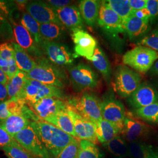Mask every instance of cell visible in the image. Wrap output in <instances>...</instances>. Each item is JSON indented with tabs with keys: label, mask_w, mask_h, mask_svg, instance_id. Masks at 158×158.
<instances>
[{
	"label": "cell",
	"mask_w": 158,
	"mask_h": 158,
	"mask_svg": "<svg viewBox=\"0 0 158 158\" xmlns=\"http://www.w3.org/2000/svg\"><path fill=\"white\" fill-rule=\"evenodd\" d=\"M51 158H56L76 138L43 120L31 123Z\"/></svg>",
	"instance_id": "cell-1"
},
{
	"label": "cell",
	"mask_w": 158,
	"mask_h": 158,
	"mask_svg": "<svg viewBox=\"0 0 158 158\" xmlns=\"http://www.w3.org/2000/svg\"><path fill=\"white\" fill-rule=\"evenodd\" d=\"M17 97L31 107L44 98L55 97L64 100L66 96L62 89L27 78L22 90Z\"/></svg>",
	"instance_id": "cell-2"
},
{
	"label": "cell",
	"mask_w": 158,
	"mask_h": 158,
	"mask_svg": "<svg viewBox=\"0 0 158 158\" xmlns=\"http://www.w3.org/2000/svg\"><path fill=\"white\" fill-rule=\"evenodd\" d=\"M37 65L26 73L27 79L34 80L45 85L62 89L67 79L66 74L45 58L40 59Z\"/></svg>",
	"instance_id": "cell-3"
},
{
	"label": "cell",
	"mask_w": 158,
	"mask_h": 158,
	"mask_svg": "<svg viewBox=\"0 0 158 158\" xmlns=\"http://www.w3.org/2000/svg\"><path fill=\"white\" fill-rule=\"evenodd\" d=\"M158 59L156 51L144 46H138L127 52L123 57L125 64L141 73L149 70Z\"/></svg>",
	"instance_id": "cell-4"
},
{
	"label": "cell",
	"mask_w": 158,
	"mask_h": 158,
	"mask_svg": "<svg viewBox=\"0 0 158 158\" xmlns=\"http://www.w3.org/2000/svg\"><path fill=\"white\" fill-rule=\"evenodd\" d=\"M40 48L49 61L58 66H72L74 59L77 57L70 52L68 46L62 43L42 39Z\"/></svg>",
	"instance_id": "cell-5"
},
{
	"label": "cell",
	"mask_w": 158,
	"mask_h": 158,
	"mask_svg": "<svg viewBox=\"0 0 158 158\" xmlns=\"http://www.w3.org/2000/svg\"><path fill=\"white\" fill-rule=\"evenodd\" d=\"M13 138L34 158H52L31 124Z\"/></svg>",
	"instance_id": "cell-6"
},
{
	"label": "cell",
	"mask_w": 158,
	"mask_h": 158,
	"mask_svg": "<svg viewBox=\"0 0 158 158\" xmlns=\"http://www.w3.org/2000/svg\"><path fill=\"white\" fill-rule=\"evenodd\" d=\"M141 76L126 66H119L115 76V87L123 98L129 97L141 85Z\"/></svg>",
	"instance_id": "cell-7"
},
{
	"label": "cell",
	"mask_w": 158,
	"mask_h": 158,
	"mask_svg": "<svg viewBox=\"0 0 158 158\" xmlns=\"http://www.w3.org/2000/svg\"><path fill=\"white\" fill-rule=\"evenodd\" d=\"M68 103L81 115L91 121L94 125L102 119L100 102L96 96L85 92L81 98H74Z\"/></svg>",
	"instance_id": "cell-8"
},
{
	"label": "cell",
	"mask_w": 158,
	"mask_h": 158,
	"mask_svg": "<svg viewBox=\"0 0 158 158\" xmlns=\"http://www.w3.org/2000/svg\"><path fill=\"white\" fill-rule=\"evenodd\" d=\"M68 72L71 82L76 90L91 89L98 85L97 74L89 65L83 63L69 67Z\"/></svg>",
	"instance_id": "cell-9"
},
{
	"label": "cell",
	"mask_w": 158,
	"mask_h": 158,
	"mask_svg": "<svg viewBox=\"0 0 158 158\" xmlns=\"http://www.w3.org/2000/svg\"><path fill=\"white\" fill-rule=\"evenodd\" d=\"M67 112L73 123L77 138L91 142L96 145L98 140L94 124L81 115L69 104L67 108Z\"/></svg>",
	"instance_id": "cell-10"
},
{
	"label": "cell",
	"mask_w": 158,
	"mask_h": 158,
	"mask_svg": "<svg viewBox=\"0 0 158 158\" xmlns=\"http://www.w3.org/2000/svg\"><path fill=\"white\" fill-rule=\"evenodd\" d=\"M72 31V38L75 45L74 54L77 57H84L91 61L97 47V40L82 29H75Z\"/></svg>",
	"instance_id": "cell-11"
},
{
	"label": "cell",
	"mask_w": 158,
	"mask_h": 158,
	"mask_svg": "<svg viewBox=\"0 0 158 158\" xmlns=\"http://www.w3.org/2000/svg\"><path fill=\"white\" fill-rule=\"evenodd\" d=\"M100 107L102 118L115 126L121 132L126 117L123 104L110 97L100 102Z\"/></svg>",
	"instance_id": "cell-12"
},
{
	"label": "cell",
	"mask_w": 158,
	"mask_h": 158,
	"mask_svg": "<svg viewBox=\"0 0 158 158\" xmlns=\"http://www.w3.org/2000/svg\"><path fill=\"white\" fill-rule=\"evenodd\" d=\"M10 22L13 29L14 38L17 44L27 51L30 56L36 59H38V60L43 59L42 51L27 29L22 25L14 22L11 18Z\"/></svg>",
	"instance_id": "cell-13"
},
{
	"label": "cell",
	"mask_w": 158,
	"mask_h": 158,
	"mask_svg": "<svg viewBox=\"0 0 158 158\" xmlns=\"http://www.w3.org/2000/svg\"><path fill=\"white\" fill-rule=\"evenodd\" d=\"M25 10L40 24L51 23L62 24L55 10L44 1H28Z\"/></svg>",
	"instance_id": "cell-14"
},
{
	"label": "cell",
	"mask_w": 158,
	"mask_h": 158,
	"mask_svg": "<svg viewBox=\"0 0 158 158\" xmlns=\"http://www.w3.org/2000/svg\"><path fill=\"white\" fill-rule=\"evenodd\" d=\"M69 103L55 97H46L40 100L29 107L43 121L68 108Z\"/></svg>",
	"instance_id": "cell-15"
},
{
	"label": "cell",
	"mask_w": 158,
	"mask_h": 158,
	"mask_svg": "<svg viewBox=\"0 0 158 158\" xmlns=\"http://www.w3.org/2000/svg\"><path fill=\"white\" fill-rule=\"evenodd\" d=\"M97 23L99 26L108 32L114 34L125 31L123 19L106 4L104 1H101Z\"/></svg>",
	"instance_id": "cell-16"
},
{
	"label": "cell",
	"mask_w": 158,
	"mask_h": 158,
	"mask_svg": "<svg viewBox=\"0 0 158 158\" xmlns=\"http://www.w3.org/2000/svg\"><path fill=\"white\" fill-rule=\"evenodd\" d=\"M129 102L132 107L136 109L146 107L158 102V91L147 83H141L131 96Z\"/></svg>",
	"instance_id": "cell-17"
},
{
	"label": "cell",
	"mask_w": 158,
	"mask_h": 158,
	"mask_svg": "<svg viewBox=\"0 0 158 158\" xmlns=\"http://www.w3.org/2000/svg\"><path fill=\"white\" fill-rule=\"evenodd\" d=\"M55 11L59 21L65 28L73 30L84 27L83 18L76 6H67Z\"/></svg>",
	"instance_id": "cell-18"
},
{
	"label": "cell",
	"mask_w": 158,
	"mask_h": 158,
	"mask_svg": "<svg viewBox=\"0 0 158 158\" xmlns=\"http://www.w3.org/2000/svg\"><path fill=\"white\" fill-rule=\"evenodd\" d=\"M149 131L147 125L139 121L126 117L121 134L125 141L132 142L137 141L139 138L146 135Z\"/></svg>",
	"instance_id": "cell-19"
},
{
	"label": "cell",
	"mask_w": 158,
	"mask_h": 158,
	"mask_svg": "<svg viewBox=\"0 0 158 158\" xmlns=\"http://www.w3.org/2000/svg\"><path fill=\"white\" fill-rule=\"evenodd\" d=\"M123 26L130 40H134L147 33L149 29V21L141 19L132 13L123 21Z\"/></svg>",
	"instance_id": "cell-20"
},
{
	"label": "cell",
	"mask_w": 158,
	"mask_h": 158,
	"mask_svg": "<svg viewBox=\"0 0 158 158\" xmlns=\"http://www.w3.org/2000/svg\"><path fill=\"white\" fill-rule=\"evenodd\" d=\"M31 122L32 121L23 114H12L8 118L0 122V128L14 138Z\"/></svg>",
	"instance_id": "cell-21"
},
{
	"label": "cell",
	"mask_w": 158,
	"mask_h": 158,
	"mask_svg": "<svg viewBox=\"0 0 158 158\" xmlns=\"http://www.w3.org/2000/svg\"><path fill=\"white\" fill-rule=\"evenodd\" d=\"M101 1L83 0L79 3V10L83 20L90 27H94L98 21Z\"/></svg>",
	"instance_id": "cell-22"
},
{
	"label": "cell",
	"mask_w": 158,
	"mask_h": 158,
	"mask_svg": "<svg viewBox=\"0 0 158 158\" xmlns=\"http://www.w3.org/2000/svg\"><path fill=\"white\" fill-rule=\"evenodd\" d=\"M14 50V57L17 67L19 70L28 73L36 65L37 63L28 53L15 42H11Z\"/></svg>",
	"instance_id": "cell-23"
},
{
	"label": "cell",
	"mask_w": 158,
	"mask_h": 158,
	"mask_svg": "<svg viewBox=\"0 0 158 158\" xmlns=\"http://www.w3.org/2000/svg\"><path fill=\"white\" fill-rule=\"evenodd\" d=\"M40 33L43 40L56 42L66 36V28L56 23L40 24Z\"/></svg>",
	"instance_id": "cell-24"
},
{
	"label": "cell",
	"mask_w": 158,
	"mask_h": 158,
	"mask_svg": "<svg viewBox=\"0 0 158 158\" xmlns=\"http://www.w3.org/2000/svg\"><path fill=\"white\" fill-rule=\"evenodd\" d=\"M45 121L55 125L63 132L77 138L73 123L68 114L67 110L59 111L55 115L46 119Z\"/></svg>",
	"instance_id": "cell-25"
},
{
	"label": "cell",
	"mask_w": 158,
	"mask_h": 158,
	"mask_svg": "<svg viewBox=\"0 0 158 158\" xmlns=\"http://www.w3.org/2000/svg\"><path fill=\"white\" fill-rule=\"evenodd\" d=\"M10 10L5 1H0V41L12 40L14 36Z\"/></svg>",
	"instance_id": "cell-26"
},
{
	"label": "cell",
	"mask_w": 158,
	"mask_h": 158,
	"mask_svg": "<svg viewBox=\"0 0 158 158\" xmlns=\"http://www.w3.org/2000/svg\"><path fill=\"white\" fill-rule=\"evenodd\" d=\"M95 128L97 140L103 144L111 141L121 133L115 126L104 119L95 125Z\"/></svg>",
	"instance_id": "cell-27"
},
{
	"label": "cell",
	"mask_w": 158,
	"mask_h": 158,
	"mask_svg": "<svg viewBox=\"0 0 158 158\" xmlns=\"http://www.w3.org/2000/svg\"><path fill=\"white\" fill-rule=\"evenodd\" d=\"M91 62L94 66L97 69L102 76L110 80L111 77V66L107 57L100 47H97L94 51Z\"/></svg>",
	"instance_id": "cell-28"
},
{
	"label": "cell",
	"mask_w": 158,
	"mask_h": 158,
	"mask_svg": "<svg viewBox=\"0 0 158 158\" xmlns=\"http://www.w3.org/2000/svg\"><path fill=\"white\" fill-rule=\"evenodd\" d=\"M21 25L27 29L33 37L36 44L40 46L42 40L40 33V24L27 12L23 11L21 18Z\"/></svg>",
	"instance_id": "cell-29"
},
{
	"label": "cell",
	"mask_w": 158,
	"mask_h": 158,
	"mask_svg": "<svg viewBox=\"0 0 158 158\" xmlns=\"http://www.w3.org/2000/svg\"><path fill=\"white\" fill-rule=\"evenodd\" d=\"M104 145L115 156L125 158L129 155L128 145L124 139L119 135L115 136L111 141L104 143Z\"/></svg>",
	"instance_id": "cell-30"
},
{
	"label": "cell",
	"mask_w": 158,
	"mask_h": 158,
	"mask_svg": "<svg viewBox=\"0 0 158 158\" xmlns=\"http://www.w3.org/2000/svg\"><path fill=\"white\" fill-rule=\"evenodd\" d=\"M27 80L26 73L21 70H18L16 75L6 84L9 98L17 97L25 85Z\"/></svg>",
	"instance_id": "cell-31"
},
{
	"label": "cell",
	"mask_w": 158,
	"mask_h": 158,
	"mask_svg": "<svg viewBox=\"0 0 158 158\" xmlns=\"http://www.w3.org/2000/svg\"><path fill=\"white\" fill-rule=\"evenodd\" d=\"M104 1L111 9L121 17L123 21L127 19L133 13V10L129 4V0H108Z\"/></svg>",
	"instance_id": "cell-32"
},
{
	"label": "cell",
	"mask_w": 158,
	"mask_h": 158,
	"mask_svg": "<svg viewBox=\"0 0 158 158\" xmlns=\"http://www.w3.org/2000/svg\"><path fill=\"white\" fill-rule=\"evenodd\" d=\"M77 158H101V156L96 144L87 140H81L79 141Z\"/></svg>",
	"instance_id": "cell-33"
},
{
	"label": "cell",
	"mask_w": 158,
	"mask_h": 158,
	"mask_svg": "<svg viewBox=\"0 0 158 158\" xmlns=\"http://www.w3.org/2000/svg\"><path fill=\"white\" fill-rule=\"evenodd\" d=\"M136 115L147 121L158 123V102L135 110Z\"/></svg>",
	"instance_id": "cell-34"
},
{
	"label": "cell",
	"mask_w": 158,
	"mask_h": 158,
	"mask_svg": "<svg viewBox=\"0 0 158 158\" xmlns=\"http://www.w3.org/2000/svg\"><path fill=\"white\" fill-rule=\"evenodd\" d=\"M151 148L140 142H131L128 145L129 154L134 158H145Z\"/></svg>",
	"instance_id": "cell-35"
},
{
	"label": "cell",
	"mask_w": 158,
	"mask_h": 158,
	"mask_svg": "<svg viewBox=\"0 0 158 158\" xmlns=\"http://www.w3.org/2000/svg\"><path fill=\"white\" fill-rule=\"evenodd\" d=\"M1 149L4 152L6 155L11 158H35L20 145L6 146Z\"/></svg>",
	"instance_id": "cell-36"
},
{
	"label": "cell",
	"mask_w": 158,
	"mask_h": 158,
	"mask_svg": "<svg viewBox=\"0 0 158 158\" xmlns=\"http://www.w3.org/2000/svg\"><path fill=\"white\" fill-rule=\"evenodd\" d=\"M138 45L149 48L154 51H158V28L153 30L150 34L143 38L139 42Z\"/></svg>",
	"instance_id": "cell-37"
},
{
	"label": "cell",
	"mask_w": 158,
	"mask_h": 158,
	"mask_svg": "<svg viewBox=\"0 0 158 158\" xmlns=\"http://www.w3.org/2000/svg\"><path fill=\"white\" fill-rule=\"evenodd\" d=\"M79 149V141L76 139L69 144L56 158H77Z\"/></svg>",
	"instance_id": "cell-38"
},
{
	"label": "cell",
	"mask_w": 158,
	"mask_h": 158,
	"mask_svg": "<svg viewBox=\"0 0 158 158\" xmlns=\"http://www.w3.org/2000/svg\"><path fill=\"white\" fill-rule=\"evenodd\" d=\"M0 57L6 61L15 59L14 50L11 42H5L0 44Z\"/></svg>",
	"instance_id": "cell-39"
},
{
	"label": "cell",
	"mask_w": 158,
	"mask_h": 158,
	"mask_svg": "<svg viewBox=\"0 0 158 158\" xmlns=\"http://www.w3.org/2000/svg\"><path fill=\"white\" fill-rule=\"evenodd\" d=\"M146 8L149 14V22H156L158 18V0H147Z\"/></svg>",
	"instance_id": "cell-40"
},
{
	"label": "cell",
	"mask_w": 158,
	"mask_h": 158,
	"mask_svg": "<svg viewBox=\"0 0 158 158\" xmlns=\"http://www.w3.org/2000/svg\"><path fill=\"white\" fill-rule=\"evenodd\" d=\"M19 145L13 138L6 131L0 128V148L6 146Z\"/></svg>",
	"instance_id": "cell-41"
},
{
	"label": "cell",
	"mask_w": 158,
	"mask_h": 158,
	"mask_svg": "<svg viewBox=\"0 0 158 158\" xmlns=\"http://www.w3.org/2000/svg\"><path fill=\"white\" fill-rule=\"evenodd\" d=\"M46 3L51 6L53 9L57 10L70 6L72 1L69 0H49L47 1Z\"/></svg>",
	"instance_id": "cell-42"
},
{
	"label": "cell",
	"mask_w": 158,
	"mask_h": 158,
	"mask_svg": "<svg viewBox=\"0 0 158 158\" xmlns=\"http://www.w3.org/2000/svg\"><path fill=\"white\" fill-rule=\"evenodd\" d=\"M147 0H129L131 8L133 11H138L146 8Z\"/></svg>",
	"instance_id": "cell-43"
},
{
	"label": "cell",
	"mask_w": 158,
	"mask_h": 158,
	"mask_svg": "<svg viewBox=\"0 0 158 158\" xmlns=\"http://www.w3.org/2000/svg\"><path fill=\"white\" fill-rule=\"evenodd\" d=\"M9 99L8 93L6 85L0 83V102H6Z\"/></svg>",
	"instance_id": "cell-44"
},
{
	"label": "cell",
	"mask_w": 158,
	"mask_h": 158,
	"mask_svg": "<svg viewBox=\"0 0 158 158\" xmlns=\"http://www.w3.org/2000/svg\"><path fill=\"white\" fill-rule=\"evenodd\" d=\"M133 14L141 19L149 21V14L146 8L138 11H133Z\"/></svg>",
	"instance_id": "cell-45"
},
{
	"label": "cell",
	"mask_w": 158,
	"mask_h": 158,
	"mask_svg": "<svg viewBox=\"0 0 158 158\" xmlns=\"http://www.w3.org/2000/svg\"><path fill=\"white\" fill-rule=\"evenodd\" d=\"M15 63H16L15 59L11 60V61H6V60H3L0 57V68L3 70V72L6 74L8 72V68Z\"/></svg>",
	"instance_id": "cell-46"
},
{
	"label": "cell",
	"mask_w": 158,
	"mask_h": 158,
	"mask_svg": "<svg viewBox=\"0 0 158 158\" xmlns=\"http://www.w3.org/2000/svg\"><path fill=\"white\" fill-rule=\"evenodd\" d=\"M9 79L8 78L6 74L3 72V70L0 68V83L4 85H6L8 82Z\"/></svg>",
	"instance_id": "cell-47"
},
{
	"label": "cell",
	"mask_w": 158,
	"mask_h": 158,
	"mask_svg": "<svg viewBox=\"0 0 158 158\" xmlns=\"http://www.w3.org/2000/svg\"><path fill=\"white\" fill-rule=\"evenodd\" d=\"M15 3L17 4V7H18L19 9L23 11V10L25 9L26 5L28 2V1H15Z\"/></svg>",
	"instance_id": "cell-48"
},
{
	"label": "cell",
	"mask_w": 158,
	"mask_h": 158,
	"mask_svg": "<svg viewBox=\"0 0 158 158\" xmlns=\"http://www.w3.org/2000/svg\"><path fill=\"white\" fill-rule=\"evenodd\" d=\"M150 73L153 75H158V60L150 69Z\"/></svg>",
	"instance_id": "cell-49"
},
{
	"label": "cell",
	"mask_w": 158,
	"mask_h": 158,
	"mask_svg": "<svg viewBox=\"0 0 158 158\" xmlns=\"http://www.w3.org/2000/svg\"><path fill=\"white\" fill-rule=\"evenodd\" d=\"M145 158H158V153L154 151L151 148V149L150 150Z\"/></svg>",
	"instance_id": "cell-50"
},
{
	"label": "cell",
	"mask_w": 158,
	"mask_h": 158,
	"mask_svg": "<svg viewBox=\"0 0 158 158\" xmlns=\"http://www.w3.org/2000/svg\"><path fill=\"white\" fill-rule=\"evenodd\" d=\"M6 157H7L8 158H11L10 157V156H7V155H6Z\"/></svg>",
	"instance_id": "cell-51"
},
{
	"label": "cell",
	"mask_w": 158,
	"mask_h": 158,
	"mask_svg": "<svg viewBox=\"0 0 158 158\" xmlns=\"http://www.w3.org/2000/svg\"></svg>",
	"instance_id": "cell-52"
}]
</instances>
